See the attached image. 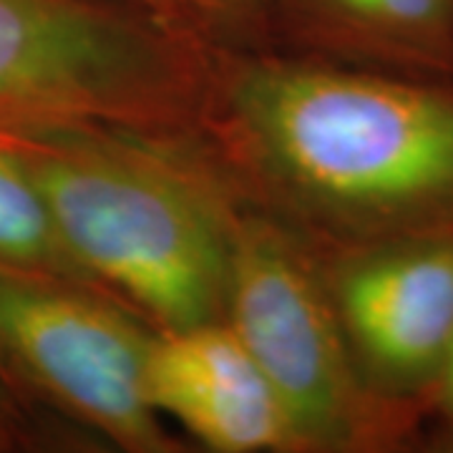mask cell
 I'll list each match as a JSON object with an SVG mask.
<instances>
[{"instance_id": "obj_6", "label": "cell", "mask_w": 453, "mask_h": 453, "mask_svg": "<svg viewBox=\"0 0 453 453\" xmlns=\"http://www.w3.org/2000/svg\"><path fill=\"white\" fill-rule=\"evenodd\" d=\"M318 250L365 388L423 426L453 348V229Z\"/></svg>"}, {"instance_id": "obj_7", "label": "cell", "mask_w": 453, "mask_h": 453, "mask_svg": "<svg viewBox=\"0 0 453 453\" xmlns=\"http://www.w3.org/2000/svg\"><path fill=\"white\" fill-rule=\"evenodd\" d=\"M144 386L164 421L210 451H295L273 383L226 323L154 330Z\"/></svg>"}, {"instance_id": "obj_2", "label": "cell", "mask_w": 453, "mask_h": 453, "mask_svg": "<svg viewBox=\"0 0 453 453\" xmlns=\"http://www.w3.org/2000/svg\"><path fill=\"white\" fill-rule=\"evenodd\" d=\"M71 259L154 330L225 323L237 195L195 134L3 129Z\"/></svg>"}, {"instance_id": "obj_11", "label": "cell", "mask_w": 453, "mask_h": 453, "mask_svg": "<svg viewBox=\"0 0 453 453\" xmlns=\"http://www.w3.org/2000/svg\"><path fill=\"white\" fill-rule=\"evenodd\" d=\"M134 3L146 5V8H151V11L162 13V16L172 18V20H179V23L196 26V28H202V31L222 38L226 43H234L232 35H229L225 26H222V20L211 13L204 0H134Z\"/></svg>"}, {"instance_id": "obj_13", "label": "cell", "mask_w": 453, "mask_h": 453, "mask_svg": "<svg viewBox=\"0 0 453 453\" xmlns=\"http://www.w3.org/2000/svg\"><path fill=\"white\" fill-rule=\"evenodd\" d=\"M431 418H436L443 426L449 441H453V348L451 356L446 360L443 375H441V383H438L434 408H431Z\"/></svg>"}, {"instance_id": "obj_12", "label": "cell", "mask_w": 453, "mask_h": 453, "mask_svg": "<svg viewBox=\"0 0 453 453\" xmlns=\"http://www.w3.org/2000/svg\"><path fill=\"white\" fill-rule=\"evenodd\" d=\"M33 411L18 401L0 380V451H13L31 443Z\"/></svg>"}, {"instance_id": "obj_9", "label": "cell", "mask_w": 453, "mask_h": 453, "mask_svg": "<svg viewBox=\"0 0 453 453\" xmlns=\"http://www.w3.org/2000/svg\"><path fill=\"white\" fill-rule=\"evenodd\" d=\"M0 262L96 288L64 250L31 179L5 146H0Z\"/></svg>"}, {"instance_id": "obj_1", "label": "cell", "mask_w": 453, "mask_h": 453, "mask_svg": "<svg viewBox=\"0 0 453 453\" xmlns=\"http://www.w3.org/2000/svg\"><path fill=\"white\" fill-rule=\"evenodd\" d=\"M195 136L237 199L318 247L453 229V79L225 43Z\"/></svg>"}, {"instance_id": "obj_5", "label": "cell", "mask_w": 453, "mask_h": 453, "mask_svg": "<svg viewBox=\"0 0 453 453\" xmlns=\"http://www.w3.org/2000/svg\"><path fill=\"white\" fill-rule=\"evenodd\" d=\"M154 327L98 288L0 262V380L129 453L181 446L146 398Z\"/></svg>"}, {"instance_id": "obj_8", "label": "cell", "mask_w": 453, "mask_h": 453, "mask_svg": "<svg viewBox=\"0 0 453 453\" xmlns=\"http://www.w3.org/2000/svg\"><path fill=\"white\" fill-rule=\"evenodd\" d=\"M257 46L386 73L453 79V0H262Z\"/></svg>"}, {"instance_id": "obj_4", "label": "cell", "mask_w": 453, "mask_h": 453, "mask_svg": "<svg viewBox=\"0 0 453 453\" xmlns=\"http://www.w3.org/2000/svg\"><path fill=\"white\" fill-rule=\"evenodd\" d=\"M225 323L273 383L295 453L398 451L421 423L365 388L333 308L318 244L237 199Z\"/></svg>"}, {"instance_id": "obj_3", "label": "cell", "mask_w": 453, "mask_h": 453, "mask_svg": "<svg viewBox=\"0 0 453 453\" xmlns=\"http://www.w3.org/2000/svg\"><path fill=\"white\" fill-rule=\"evenodd\" d=\"M222 46L134 0H0V131L192 134Z\"/></svg>"}, {"instance_id": "obj_10", "label": "cell", "mask_w": 453, "mask_h": 453, "mask_svg": "<svg viewBox=\"0 0 453 453\" xmlns=\"http://www.w3.org/2000/svg\"><path fill=\"white\" fill-rule=\"evenodd\" d=\"M214 16L222 20L234 43L257 46L259 5L262 0H204Z\"/></svg>"}]
</instances>
